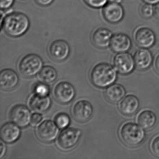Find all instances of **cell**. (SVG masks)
Segmentation results:
<instances>
[{
  "instance_id": "cell-36",
  "label": "cell",
  "mask_w": 159,
  "mask_h": 159,
  "mask_svg": "<svg viewBox=\"0 0 159 159\" xmlns=\"http://www.w3.org/2000/svg\"><path fill=\"white\" fill-rule=\"evenodd\" d=\"M123 0H109V2L114 3H120L122 2Z\"/></svg>"
},
{
  "instance_id": "cell-14",
  "label": "cell",
  "mask_w": 159,
  "mask_h": 159,
  "mask_svg": "<svg viewBox=\"0 0 159 159\" xmlns=\"http://www.w3.org/2000/svg\"><path fill=\"white\" fill-rule=\"evenodd\" d=\"M132 46V40L128 35L122 33L113 34L110 47L114 52L118 53L127 52Z\"/></svg>"
},
{
  "instance_id": "cell-1",
  "label": "cell",
  "mask_w": 159,
  "mask_h": 159,
  "mask_svg": "<svg viewBox=\"0 0 159 159\" xmlns=\"http://www.w3.org/2000/svg\"><path fill=\"white\" fill-rule=\"evenodd\" d=\"M1 28L12 38H18L25 34L30 26L29 18L25 14L1 10Z\"/></svg>"
},
{
  "instance_id": "cell-16",
  "label": "cell",
  "mask_w": 159,
  "mask_h": 159,
  "mask_svg": "<svg viewBox=\"0 0 159 159\" xmlns=\"http://www.w3.org/2000/svg\"><path fill=\"white\" fill-rule=\"evenodd\" d=\"M135 66L138 69L145 70L151 66L153 61V57L148 49L140 48L137 50L134 54Z\"/></svg>"
},
{
  "instance_id": "cell-13",
  "label": "cell",
  "mask_w": 159,
  "mask_h": 159,
  "mask_svg": "<svg viewBox=\"0 0 159 159\" xmlns=\"http://www.w3.org/2000/svg\"><path fill=\"white\" fill-rule=\"evenodd\" d=\"M59 127L52 121L47 120L42 123L37 129L38 137L44 142H52L59 133Z\"/></svg>"
},
{
  "instance_id": "cell-22",
  "label": "cell",
  "mask_w": 159,
  "mask_h": 159,
  "mask_svg": "<svg viewBox=\"0 0 159 159\" xmlns=\"http://www.w3.org/2000/svg\"><path fill=\"white\" fill-rule=\"evenodd\" d=\"M137 121L143 129L149 130L153 128L156 124L157 117L153 111L149 110H145L139 114Z\"/></svg>"
},
{
  "instance_id": "cell-4",
  "label": "cell",
  "mask_w": 159,
  "mask_h": 159,
  "mask_svg": "<svg viewBox=\"0 0 159 159\" xmlns=\"http://www.w3.org/2000/svg\"><path fill=\"white\" fill-rule=\"evenodd\" d=\"M43 66V62L40 57L30 54L22 58L19 63V70L23 76L30 78L39 73Z\"/></svg>"
},
{
  "instance_id": "cell-15",
  "label": "cell",
  "mask_w": 159,
  "mask_h": 159,
  "mask_svg": "<svg viewBox=\"0 0 159 159\" xmlns=\"http://www.w3.org/2000/svg\"><path fill=\"white\" fill-rule=\"evenodd\" d=\"M113 34L106 28L98 29L93 33L92 41L94 45L99 49H105L110 45Z\"/></svg>"
},
{
  "instance_id": "cell-21",
  "label": "cell",
  "mask_w": 159,
  "mask_h": 159,
  "mask_svg": "<svg viewBox=\"0 0 159 159\" xmlns=\"http://www.w3.org/2000/svg\"><path fill=\"white\" fill-rule=\"evenodd\" d=\"M30 106L32 110L39 113L47 111L51 105V100L49 97L34 95L30 101Z\"/></svg>"
},
{
  "instance_id": "cell-25",
  "label": "cell",
  "mask_w": 159,
  "mask_h": 159,
  "mask_svg": "<svg viewBox=\"0 0 159 159\" xmlns=\"http://www.w3.org/2000/svg\"><path fill=\"white\" fill-rule=\"evenodd\" d=\"M55 123L60 129H64L67 127L70 122L69 116L65 113H60L56 116Z\"/></svg>"
},
{
  "instance_id": "cell-26",
  "label": "cell",
  "mask_w": 159,
  "mask_h": 159,
  "mask_svg": "<svg viewBox=\"0 0 159 159\" xmlns=\"http://www.w3.org/2000/svg\"><path fill=\"white\" fill-rule=\"evenodd\" d=\"M84 2L91 8L100 9L105 7L109 2V0H84Z\"/></svg>"
},
{
  "instance_id": "cell-8",
  "label": "cell",
  "mask_w": 159,
  "mask_h": 159,
  "mask_svg": "<svg viewBox=\"0 0 159 159\" xmlns=\"http://www.w3.org/2000/svg\"><path fill=\"white\" fill-rule=\"evenodd\" d=\"M53 94L55 98L59 103L68 104L75 97V88L70 83L61 82L55 86Z\"/></svg>"
},
{
  "instance_id": "cell-12",
  "label": "cell",
  "mask_w": 159,
  "mask_h": 159,
  "mask_svg": "<svg viewBox=\"0 0 159 159\" xmlns=\"http://www.w3.org/2000/svg\"><path fill=\"white\" fill-rule=\"evenodd\" d=\"M93 108L92 104L85 100H80L73 106L72 114L73 118L79 122L84 123L90 120L93 115Z\"/></svg>"
},
{
  "instance_id": "cell-7",
  "label": "cell",
  "mask_w": 159,
  "mask_h": 159,
  "mask_svg": "<svg viewBox=\"0 0 159 159\" xmlns=\"http://www.w3.org/2000/svg\"><path fill=\"white\" fill-rule=\"evenodd\" d=\"M80 131L74 128H68L63 130L57 139V143L63 149L68 150L76 146L80 137Z\"/></svg>"
},
{
  "instance_id": "cell-35",
  "label": "cell",
  "mask_w": 159,
  "mask_h": 159,
  "mask_svg": "<svg viewBox=\"0 0 159 159\" xmlns=\"http://www.w3.org/2000/svg\"><path fill=\"white\" fill-rule=\"evenodd\" d=\"M142 1L143 2L148 3L152 5H156L159 2V0H142Z\"/></svg>"
},
{
  "instance_id": "cell-9",
  "label": "cell",
  "mask_w": 159,
  "mask_h": 159,
  "mask_svg": "<svg viewBox=\"0 0 159 159\" xmlns=\"http://www.w3.org/2000/svg\"><path fill=\"white\" fill-rule=\"evenodd\" d=\"M11 120L20 127L27 126L31 122L30 111L25 105H17L11 109L10 113Z\"/></svg>"
},
{
  "instance_id": "cell-24",
  "label": "cell",
  "mask_w": 159,
  "mask_h": 159,
  "mask_svg": "<svg viewBox=\"0 0 159 159\" xmlns=\"http://www.w3.org/2000/svg\"><path fill=\"white\" fill-rule=\"evenodd\" d=\"M139 12L141 17L149 19L154 16V5L143 2L139 7Z\"/></svg>"
},
{
  "instance_id": "cell-11",
  "label": "cell",
  "mask_w": 159,
  "mask_h": 159,
  "mask_svg": "<svg viewBox=\"0 0 159 159\" xmlns=\"http://www.w3.org/2000/svg\"><path fill=\"white\" fill-rule=\"evenodd\" d=\"M48 52L52 59L61 62L68 57L70 53V47L66 41L56 40L50 44Z\"/></svg>"
},
{
  "instance_id": "cell-33",
  "label": "cell",
  "mask_w": 159,
  "mask_h": 159,
  "mask_svg": "<svg viewBox=\"0 0 159 159\" xmlns=\"http://www.w3.org/2000/svg\"><path fill=\"white\" fill-rule=\"evenodd\" d=\"M154 67L156 72L159 74V54L157 55L155 58L154 63Z\"/></svg>"
},
{
  "instance_id": "cell-3",
  "label": "cell",
  "mask_w": 159,
  "mask_h": 159,
  "mask_svg": "<svg viewBox=\"0 0 159 159\" xmlns=\"http://www.w3.org/2000/svg\"><path fill=\"white\" fill-rule=\"evenodd\" d=\"M119 134L122 141L129 147H136L144 141L146 134L139 125L128 122L120 127Z\"/></svg>"
},
{
  "instance_id": "cell-17",
  "label": "cell",
  "mask_w": 159,
  "mask_h": 159,
  "mask_svg": "<svg viewBox=\"0 0 159 159\" xmlns=\"http://www.w3.org/2000/svg\"><path fill=\"white\" fill-rule=\"evenodd\" d=\"M19 127L13 122H8L3 125L0 131L2 139L7 143H12L17 141L21 135Z\"/></svg>"
},
{
  "instance_id": "cell-31",
  "label": "cell",
  "mask_w": 159,
  "mask_h": 159,
  "mask_svg": "<svg viewBox=\"0 0 159 159\" xmlns=\"http://www.w3.org/2000/svg\"><path fill=\"white\" fill-rule=\"evenodd\" d=\"M54 0H35L37 4L42 7H47L51 5Z\"/></svg>"
},
{
  "instance_id": "cell-27",
  "label": "cell",
  "mask_w": 159,
  "mask_h": 159,
  "mask_svg": "<svg viewBox=\"0 0 159 159\" xmlns=\"http://www.w3.org/2000/svg\"><path fill=\"white\" fill-rule=\"evenodd\" d=\"M36 94L47 96L50 93L49 87L45 83H41L37 84L35 88Z\"/></svg>"
},
{
  "instance_id": "cell-28",
  "label": "cell",
  "mask_w": 159,
  "mask_h": 159,
  "mask_svg": "<svg viewBox=\"0 0 159 159\" xmlns=\"http://www.w3.org/2000/svg\"><path fill=\"white\" fill-rule=\"evenodd\" d=\"M151 150L152 153L159 157V135L155 137L151 143Z\"/></svg>"
},
{
  "instance_id": "cell-18",
  "label": "cell",
  "mask_w": 159,
  "mask_h": 159,
  "mask_svg": "<svg viewBox=\"0 0 159 159\" xmlns=\"http://www.w3.org/2000/svg\"><path fill=\"white\" fill-rule=\"evenodd\" d=\"M19 80L17 73L12 70H3L0 73V86L2 90H13L17 86Z\"/></svg>"
},
{
  "instance_id": "cell-5",
  "label": "cell",
  "mask_w": 159,
  "mask_h": 159,
  "mask_svg": "<svg viewBox=\"0 0 159 159\" xmlns=\"http://www.w3.org/2000/svg\"><path fill=\"white\" fill-rule=\"evenodd\" d=\"M133 37L135 43L139 48L149 49L156 43L154 31L147 27L140 26L136 29Z\"/></svg>"
},
{
  "instance_id": "cell-23",
  "label": "cell",
  "mask_w": 159,
  "mask_h": 159,
  "mask_svg": "<svg viewBox=\"0 0 159 159\" xmlns=\"http://www.w3.org/2000/svg\"><path fill=\"white\" fill-rule=\"evenodd\" d=\"M57 73L52 67L45 66L43 67L39 75L40 80L46 84L52 83L56 80Z\"/></svg>"
},
{
  "instance_id": "cell-29",
  "label": "cell",
  "mask_w": 159,
  "mask_h": 159,
  "mask_svg": "<svg viewBox=\"0 0 159 159\" xmlns=\"http://www.w3.org/2000/svg\"><path fill=\"white\" fill-rule=\"evenodd\" d=\"M15 0H0V7L2 10H9L13 5Z\"/></svg>"
},
{
  "instance_id": "cell-34",
  "label": "cell",
  "mask_w": 159,
  "mask_h": 159,
  "mask_svg": "<svg viewBox=\"0 0 159 159\" xmlns=\"http://www.w3.org/2000/svg\"><path fill=\"white\" fill-rule=\"evenodd\" d=\"M154 16L157 19H159V2L154 5Z\"/></svg>"
},
{
  "instance_id": "cell-2",
  "label": "cell",
  "mask_w": 159,
  "mask_h": 159,
  "mask_svg": "<svg viewBox=\"0 0 159 159\" xmlns=\"http://www.w3.org/2000/svg\"><path fill=\"white\" fill-rule=\"evenodd\" d=\"M116 70L107 63L97 65L91 72V80L93 84L99 88H106L113 84L117 80Z\"/></svg>"
},
{
  "instance_id": "cell-10",
  "label": "cell",
  "mask_w": 159,
  "mask_h": 159,
  "mask_svg": "<svg viewBox=\"0 0 159 159\" xmlns=\"http://www.w3.org/2000/svg\"><path fill=\"white\" fill-rule=\"evenodd\" d=\"M102 13L105 20L111 24L120 22L125 16V11L120 3L109 2L103 7Z\"/></svg>"
},
{
  "instance_id": "cell-6",
  "label": "cell",
  "mask_w": 159,
  "mask_h": 159,
  "mask_svg": "<svg viewBox=\"0 0 159 159\" xmlns=\"http://www.w3.org/2000/svg\"><path fill=\"white\" fill-rule=\"evenodd\" d=\"M113 62L116 70L122 75L130 74L135 66L134 57L127 52L117 53Z\"/></svg>"
},
{
  "instance_id": "cell-32",
  "label": "cell",
  "mask_w": 159,
  "mask_h": 159,
  "mask_svg": "<svg viewBox=\"0 0 159 159\" xmlns=\"http://www.w3.org/2000/svg\"><path fill=\"white\" fill-rule=\"evenodd\" d=\"M0 148H1V150H0V151H1V152H0V158H2L5 155L6 151V146H5V144L3 143L2 140H1V146H0Z\"/></svg>"
},
{
  "instance_id": "cell-19",
  "label": "cell",
  "mask_w": 159,
  "mask_h": 159,
  "mask_svg": "<svg viewBox=\"0 0 159 159\" xmlns=\"http://www.w3.org/2000/svg\"><path fill=\"white\" fill-rule=\"evenodd\" d=\"M139 101L134 95L129 94L124 98L119 105V109L124 115L130 116L134 114L138 110Z\"/></svg>"
},
{
  "instance_id": "cell-30",
  "label": "cell",
  "mask_w": 159,
  "mask_h": 159,
  "mask_svg": "<svg viewBox=\"0 0 159 159\" xmlns=\"http://www.w3.org/2000/svg\"><path fill=\"white\" fill-rule=\"evenodd\" d=\"M43 120V116L39 112L34 113L31 116V122L30 124L33 126L38 125Z\"/></svg>"
},
{
  "instance_id": "cell-20",
  "label": "cell",
  "mask_w": 159,
  "mask_h": 159,
  "mask_svg": "<svg viewBox=\"0 0 159 159\" xmlns=\"http://www.w3.org/2000/svg\"><path fill=\"white\" fill-rule=\"evenodd\" d=\"M125 90L120 84H112L107 87L105 92V96L110 103L116 104L120 102L124 97Z\"/></svg>"
}]
</instances>
